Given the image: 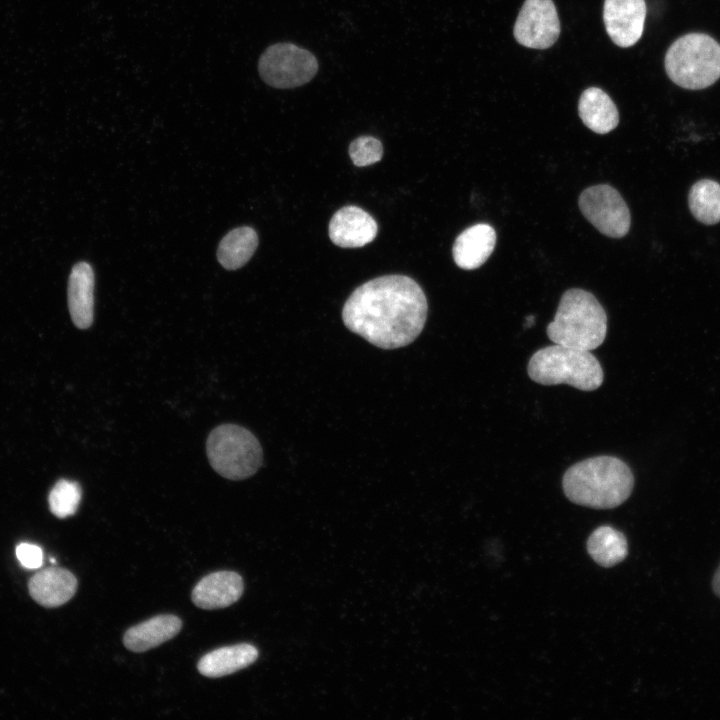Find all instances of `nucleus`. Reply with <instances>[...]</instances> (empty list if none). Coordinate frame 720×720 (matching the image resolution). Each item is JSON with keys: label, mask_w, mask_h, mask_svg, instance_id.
Instances as JSON below:
<instances>
[{"label": "nucleus", "mask_w": 720, "mask_h": 720, "mask_svg": "<svg viewBox=\"0 0 720 720\" xmlns=\"http://www.w3.org/2000/svg\"><path fill=\"white\" fill-rule=\"evenodd\" d=\"M68 307L76 327L89 328L94 318V271L86 262L77 263L68 281Z\"/></svg>", "instance_id": "nucleus-15"}, {"label": "nucleus", "mask_w": 720, "mask_h": 720, "mask_svg": "<svg viewBox=\"0 0 720 720\" xmlns=\"http://www.w3.org/2000/svg\"><path fill=\"white\" fill-rule=\"evenodd\" d=\"M578 113L582 122L593 132L606 134L619 123L618 110L602 89L590 87L581 94Z\"/></svg>", "instance_id": "nucleus-18"}, {"label": "nucleus", "mask_w": 720, "mask_h": 720, "mask_svg": "<svg viewBox=\"0 0 720 720\" xmlns=\"http://www.w3.org/2000/svg\"><path fill=\"white\" fill-rule=\"evenodd\" d=\"M634 485L631 469L621 459L597 456L572 465L564 474L566 497L594 509L619 506L630 496Z\"/></svg>", "instance_id": "nucleus-2"}, {"label": "nucleus", "mask_w": 720, "mask_h": 720, "mask_svg": "<svg viewBox=\"0 0 720 720\" xmlns=\"http://www.w3.org/2000/svg\"><path fill=\"white\" fill-rule=\"evenodd\" d=\"M16 557L26 569H37L43 564L42 549L31 543H20L15 549Z\"/></svg>", "instance_id": "nucleus-24"}, {"label": "nucleus", "mask_w": 720, "mask_h": 720, "mask_svg": "<svg viewBox=\"0 0 720 720\" xmlns=\"http://www.w3.org/2000/svg\"><path fill=\"white\" fill-rule=\"evenodd\" d=\"M81 495V487L77 482L61 479L49 493V508L58 518L71 516L78 509Z\"/></svg>", "instance_id": "nucleus-22"}, {"label": "nucleus", "mask_w": 720, "mask_h": 720, "mask_svg": "<svg viewBox=\"0 0 720 720\" xmlns=\"http://www.w3.org/2000/svg\"><path fill=\"white\" fill-rule=\"evenodd\" d=\"M713 589L715 593L720 597V565L715 572L714 578H713Z\"/></svg>", "instance_id": "nucleus-25"}, {"label": "nucleus", "mask_w": 720, "mask_h": 720, "mask_svg": "<svg viewBox=\"0 0 720 720\" xmlns=\"http://www.w3.org/2000/svg\"><path fill=\"white\" fill-rule=\"evenodd\" d=\"M527 372L539 384H567L583 391L596 390L604 377L591 351L561 344L536 351L529 360Z\"/></svg>", "instance_id": "nucleus-4"}, {"label": "nucleus", "mask_w": 720, "mask_h": 720, "mask_svg": "<svg viewBox=\"0 0 720 720\" xmlns=\"http://www.w3.org/2000/svg\"><path fill=\"white\" fill-rule=\"evenodd\" d=\"M578 205L584 217L602 234L621 238L628 233L631 224L629 208L612 186L588 187L579 196Z\"/></svg>", "instance_id": "nucleus-8"}, {"label": "nucleus", "mask_w": 720, "mask_h": 720, "mask_svg": "<svg viewBox=\"0 0 720 720\" xmlns=\"http://www.w3.org/2000/svg\"><path fill=\"white\" fill-rule=\"evenodd\" d=\"M31 597L45 607H57L68 602L77 590V579L68 570L45 568L34 574L28 584Z\"/></svg>", "instance_id": "nucleus-13"}, {"label": "nucleus", "mask_w": 720, "mask_h": 720, "mask_svg": "<svg viewBox=\"0 0 720 720\" xmlns=\"http://www.w3.org/2000/svg\"><path fill=\"white\" fill-rule=\"evenodd\" d=\"M645 0H605L603 20L611 40L619 47L633 46L642 36Z\"/></svg>", "instance_id": "nucleus-10"}, {"label": "nucleus", "mask_w": 720, "mask_h": 720, "mask_svg": "<svg viewBox=\"0 0 720 720\" xmlns=\"http://www.w3.org/2000/svg\"><path fill=\"white\" fill-rule=\"evenodd\" d=\"M607 333V316L593 294L572 288L561 297L547 335L555 344L592 351Z\"/></svg>", "instance_id": "nucleus-3"}, {"label": "nucleus", "mask_w": 720, "mask_h": 720, "mask_svg": "<svg viewBox=\"0 0 720 720\" xmlns=\"http://www.w3.org/2000/svg\"><path fill=\"white\" fill-rule=\"evenodd\" d=\"M349 155L358 167L374 164L383 156L382 143L372 136H360L349 146Z\"/></svg>", "instance_id": "nucleus-23"}, {"label": "nucleus", "mask_w": 720, "mask_h": 720, "mask_svg": "<svg viewBox=\"0 0 720 720\" xmlns=\"http://www.w3.org/2000/svg\"><path fill=\"white\" fill-rule=\"evenodd\" d=\"M495 244L494 228L485 223L475 224L456 238L452 249L454 262L465 270L476 269L486 262Z\"/></svg>", "instance_id": "nucleus-14"}, {"label": "nucleus", "mask_w": 720, "mask_h": 720, "mask_svg": "<svg viewBox=\"0 0 720 720\" xmlns=\"http://www.w3.org/2000/svg\"><path fill=\"white\" fill-rule=\"evenodd\" d=\"M668 77L678 86L700 90L720 78V44L704 33H689L669 47L664 60Z\"/></svg>", "instance_id": "nucleus-5"}, {"label": "nucleus", "mask_w": 720, "mask_h": 720, "mask_svg": "<svg viewBox=\"0 0 720 720\" xmlns=\"http://www.w3.org/2000/svg\"><path fill=\"white\" fill-rule=\"evenodd\" d=\"M242 577L233 571H218L203 577L192 590L193 603L202 609L225 608L242 595Z\"/></svg>", "instance_id": "nucleus-12"}, {"label": "nucleus", "mask_w": 720, "mask_h": 720, "mask_svg": "<svg viewBox=\"0 0 720 720\" xmlns=\"http://www.w3.org/2000/svg\"><path fill=\"white\" fill-rule=\"evenodd\" d=\"M257 245L258 236L253 228H235L221 240L217 251L218 261L228 270L238 269L249 261Z\"/></svg>", "instance_id": "nucleus-19"}, {"label": "nucleus", "mask_w": 720, "mask_h": 720, "mask_svg": "<svg viewBox=\"0 0 720 720\" xmlns=\"http://www.w3.org/2000/svg\"><path fill=\"white\" fill-rule=\"evenodd\" d=\"M331 241L342 248H359L372 242L378 231L376 221L362 208H340L329 223Z\"/></svg>", "instance_id": "nucleus-11"}, {"label": "nucleus", "mask_w": 720, "mask_h": 720, "mask_svg": "<svg viewBox=\"0 0 720 720\" xmlns=\"http://www.w3.org/2000/svg\"><path fill=\"white\" fill-rule=\"evenodd\" d=\"M316 57L307 49L292 43H276L260 56L261 79L274 88H294L308 83L318 71Z\"/></svg>", "instance_id": "nucleus-7"}, {"label": "nucleus", "mask_w": 720, "mask_h": 720, "mask_svg": "<svg viewBox=\"0 0 720 720\" xmlns=\"http://www.w3.org/2000/svg\"><path fill=\"white\" fill-rule=\"evenodd\" d=\"M587 550L597 564L602 567H612L625 559L628 545L624 534L620 531L610 526H601L588 538Z\"/></svg>", "instance_id": "nucleus-20"}, {"label": "nucleus", "mask_w": 720, "mask_h": 720, "mask_svg": "<svg viewBox=\"0 0 720 720\" xmlns=\"http://www.w3.org/2000/svg\"><path fill=\"white\" fill-rule=\"evenodd\" d=\"M428 312L419 284L405 275H386L357 287L342 309L344 325L372 345L396 349L422 332Z\"/></svg>", "instance_id": "nucleus-1"}, {"label": "nucleus", "mask_w": 720, "mask_h": 720, "mask_svg": "<svg viewBox=\"0 0 720 720\" xmlns=\"http://www.w3.org/2000/svg\"><path fill=\"white\" fill-rule=\"evenodd\" d=\"M688 204L694 218L706 225L720 222V184L714 180L701 179L694 183L688 196Z\"/></svg>", "instance_id": "nucleus-21"}, {"label": "nucleus", "mask_w": 720, "mask_h": 720, "mask_svg": "<svg viewBox=\"0 0 720 720\" xmlns=\"http://www.w3.org/2000/svg\"><path fill=\"white\" fill-rule=\"evenodd\" d=\"M206 451L212 468L230 480H243L254 475L263 462L258 439L236 424L214 428L207 438Z\"/></svg>", "instance_id": "nucleus-6"}, {"label": "nucleus", "mask_w": 720, "mask_h": 720, "mask_svg": "<svg viewBox=\"0 0 720 720\" xmlns=\"http://www.w3.org/2000/svg\"><path fill=\"white\" fill-rule=\"evenodd\" d=\"M181 627L182 621L179 617L171 614L157 615L129 628L123 642L132 652H145L172 639Z\"/></svg>", "instance_id": "nucleus-16"}, {"label": "nucleus", "mask_w": 720, "mask_h": 720, "mask_svg": "<svg viewBox=\"0 0 720 720\" xmlns=\"http://www.w3.org/2000/svg\"><path fill=\"white\" fill-rule=\"evenodd\" d=\"M514 37L521 45L546 49L552 46L560 34V22L552 0H525L513 29Z\"/></svg>", "instance_id": "nucleus-9"}, {"label": "nucleus", "mask_w": 720, "mask_h": 720, "mask_svg": "<svg viewBox=\"0 0 720 720\" xmlns=\"http://www.w3.org/2000/svg\"><path fill=\"white\" fill-rule=\"evenodd\" d=\"M258 657L255 646L241 643L221 647L205 654L198 662V671L210 678L235 673L252 664Z\"/></svg>", "instance_id": "nucleus-17"}]
</instances>
